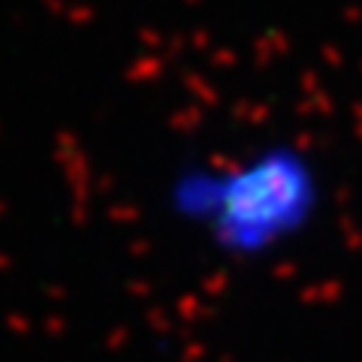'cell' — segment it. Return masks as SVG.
Masks as SVG:
<instances>
[{"mask_svg": "<svg viewBox=\"0 0 362 362\" xmlns=\"http://www.w3.org/2000/svg\"><path fill=\"white\" fill-rule=\"evenodd\" d=\"M326 173L296 139H266L223 157H190L160 190L169 221L233 266L269 263L323 218Z\"/></svg>", "mask_w": 362, "mask_h": 362, "instance_id": "obj_1", "label": "cell"}]
</instances>
